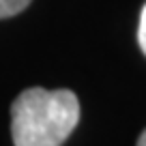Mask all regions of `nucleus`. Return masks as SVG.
I'll list each match as a JSON object with an SVG mask.
<instances>
[{
    "label": "nucleus",
    "mask_w": 146,
    "mask_h": 146,
    "mask_svg": "<svg viewBox=\"0 0 146 146\" xmlns=\"http://www.w3.org/2000/svg\"><path fill=\"white\" fill-rule=\"evenodd\" d=\"M80 123L78 95L67 88H26L11 105L15 146H62Z\"/></svg>",
    "instance_id": "1"
},
{
    "label": "nucleus",
    "mask_w": 146,
    "mask_h": 146,
    "mask_svg": "<svg viewBox=\"0 0 146 146\" xmlns=\"http://www.w3.org/2000/svg\"><path fill=\"white\" fill-rule=\"evenodd\" d=\"M30 5V0H0V19L17 15L19 11H24Z\"/></svg>",
    "instance_id": "2"
},
{
    "label": "nucleus",
    "mask_w": 146,
    "mask_h": 146,
    "mask_svg": "<svg viewBox=\"0 0 146 146\" xmlns=\"http://www.w3.org/2000/svg\"><path fill=\"white\" fill-rule=\"evenodd\" d=\"M137 41H140V47L146 56V2L142 7V13H140V28H137Z\"/></svg>",
    "instance_id": "3"
},
{
    "label": "nucleus",
    "mask_w": 146,
    "mask_h": 146,
    "mask_svg": "<svg viewBox=\"0 0 146 146\" xmlns=\"http://www.w3.org/2000/svg\"><path fill=\"white\" fill-rule=\"evenodd\" d=\"M137 146H146V129H144V131H142L140 140H137Z\"/></svg>",
    "instance_id": "4"
}]
</instances>
